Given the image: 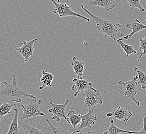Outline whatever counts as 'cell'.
Here are the masks:
<instances>
[{
    "label": "cell",
    "mask_w": 146,
    "mask_h": 134,
    "mask_svg": "<svg viewBox=\"0 0 146 134\" xmlns=\"http://www.w3.org/2000/svg\"><path fill=\"white\" fill-rule=\"evenodd\" d=\"M80 6L95 22L96 28L104 35V38L110 37L113 40L117 41L118 39L123 37V34L121 32L120 24L112 20L96 16L88 11L84 5L81 4Z\"/></svg>",
    "instance_id": "obj_1"
},
{
    "label": "cell",
    "mask_w": 146,
    "mask_h": 134,
    "mask_svg": "<svg viewBox=\"0 0 146 134\" xmlns=\"http://www.w3.org/2000/svg\"><path fill=\"white\" fill-rule=\"evenodd\" d=\"M13 81L11 84L6 81L4 82L5 87L0 90V96L9 100V103L16 102L20 103L24 98H35L33 95L29 94L23 91L20 87L18 85L16 81V76L12 74Z\"/></svg>",
    "instance_id": "obj_2"
},
{
    "label": "cell",
    "mask_w": 146,
    "mask_h": 134,
    "mask_svg": "<svg viewBox=\"0 0 146 134\" xmlns=\"http://www.w3.org/2000/svg\"><path fill=\"white\" fill-rule=\"evenodd\" d=\"M51 1L55 6V9H54L53 12L55 14H58L61 18L73 16L80 18L84 21H87L88 22H90V18L79 14L70 9L69 6V0H58L57 2L54 0H51Z\"/></svg>",
    "instance_id": "obj_3"
},
{
    "label": "cell",
    "mask_w": 146,
    "mask_h": 134,
    "mask_svg": "<svg viewBox=\"0 0 146 134\" xmlns=\"http://www.w3.org/2000/svg\"><path fill=\"white\" fill-rule=\"evenodd\" d=\"M18 124L23 129V134H52L50 127L42 125L39 122L35 123L31 119H24Z\"/></svg>",
    "instance_id": "obj_4"
},
{
    "label": "cell",
    "mask_w": 146,
    "mask_h": 134,
    "mask_svg": "<svg viewBox=\"0 0 146 134\" xmlns=\"http://www.w3.org/2000/svg\"><path fill=\"white\" fill-rule=\"evenodd\" d=\"M42 103V101L37 100L36 98H32L28 103L21 105L23 109V114L21 120L28 119L31 118L36 117L37 116H45L44 113L39 109V106Z\"/></svg>",
    "instance_id": "obj_5"
},
{
    "label": "cell",
    "mask_w": 146,
    "mask_h": 134,
    "mask_svg": "<svg viewBox=\"0 0 146 134\" xmlns=\"http://www.w3.org/2000/svg\"><path fill=\"white\" fill-rule=\"evenodd\" d=\"M138 76H135L131 79L126 81H119L118 84L123 87V95L125 97L129 98L136 104L137 106H138L140 105V102L136 100L135 98V96L138 91Z\"/></svg>",
    "instance_id": "obj_6"
},
{
    "label": "cell",
    "mask_w": 146,
    "mask_h": 134,
    "mask_svg": "<svg viewBox=\"0 0 146 134\" xmlns=\"http://www.w3.org/2000/svg\"><path fill=\"white\" fill-rule=\"evenodd\" d=\"M84 93V107L90 108L96 105H101L103 103V97L98 90L91 87Z\"/></svg>",
    "instance_id": "obj_7"
},
{
    "label": "cell",
    "mask_w": 146,
    "mask_h": 134,
    "mask_svg": "<svg viewBox=\"0 0 146 134\" xmlns=\"http://www.w3.org/2000/svg\"><path fill=\"white\" fill-rule=\"evenodd\" d=\"M98 110V108L96 106H93L89 108V111L86 115H82L81 121V124L79 126L78 128L76 129L75 131L73 132L74 134L79 133L82 129L86 127H88L92 129L91 125H94L96 123V121L98 120V118L96 115H94V113Z\"/></svg>",
    "instance_id": "obj_8"
},
{
    "label": "cell",
    "mask_w": 146,
    "mask_h": 134,
    "mask_svg": "<svg viewBox=\"0 0 146 134\" xmlns=\"http://www.w3.org/2000/svg\"><path fill=\"white\" fill-rule=\"evenodd\" d=\"M37 40L38 38L32 39L29 41H23L19 44V48H16V50L24 57L26 63L30 57L34 56V45Z\"/></svg>",
    "instance_id": "obj_9"
},
{
    "label": "cell",
    "mask_w": 146,
    "mask_h": 134,
    "mask_svg": "<svg viewBox=\"0 0 146 134\" xmlns=\"http://www.w3.org/2000/svg\"><path fill=\"white\" fill-rule=\"evenodd\" d=\"M69 102L70 99L66 100L63 104H58L54 103L52 100L50 101L51 108L48 110V112L54 115L52 117V120H56V122H59L61 118L66 120L67 117L65 114V110L66 106Z\"/></svg>",
    "instance_id": "obj_10"
},
{
    "label": "cell",
    "mask_w": 146,
    "mask_h": 134,
    "mask_svg": "<svg viewBox=\"0 0 146 134\" xmlns=\"http://www.w3.org/2000/svg\"><path fill=\"white\" fill-rule=\"evenodd\" d=\"M106 116L107 117L114 118L117 120L127 122L133 116V114L129 109L120 106L115 108L112 112L107 113Z\"/></svg>",
    "instance_id": "obj_11"
},
{
    "label": "cell",
    "mask_w": 146,
    "mask_h": 134,
    "mask_svg": "<svg viewBox=\"0 0 146 134\" xmlns=\"http://www.w3.org/2000/svg\"><path fill=\"white\" fill-rule=\"evenodd\" d=\"M73 81L74 84L72 86V89L75 92L74 93L75 97L77 96L79 93L85 92L89 88L93 87L92 83L88 81L87 79L75 78L73 79Z\"/></svg>",
    "instance_id": "obj_12"
},
{
    "label": "cell",
    "mask_w": 146,
    "mask_h": 134,
    "mask_svg": "<svg viewBox=\"0 0 146 134\" xmlns=\"http://www.w3.org/2000/svg\"><path fill=\"white\" fill-rule=\"evenodd\" d=\"M125 27L127 28L132 30L131 33L129 35H127L126 36L124 37V40H128L130 39L135 33H138V32L141 31L143 30L146 29V25H144L138 19H134L132 22L126 24Z\"/></svg>",
    "instance_id": "obj_13"
},
{
    "label": "cell",
    "mask_w": 146,
    "mask_h": 134,
    "mask_svg": "<svg viewBox=\"0 0 146 134\" xmlns=\"http://www.w3.org/2000/svg\"><path fill=\"white\" fill-rule=\"evenodd\" d=\"M72 66L73 67L74 72L77 76V78L82 79V76L84 73V62L78 60L76 57H73Z\"/></svg>",
    "instance_id": "obj_14"
},
{
    "label": "cell",
    "mask_w": 146,
    "mask_h": 134,
    "mask_svg": "<svg viewBox=\"0 0 146 134\" xmlns=\"http://www.w3.org/2000/svg\"><path fill=\"white\" fill-rule=\"evenodd\" d=\"M89 4L91 6H97L105 9L106 11H110L115 7V5L113 3L112 0H94L89 1Z\"/></svg>",
    "instance_id": "obj_15"
},
{
    "label": "cell",
    "mask_w": 146,
    "mask_h": 134,
    "mask_svg": "<svg viewBox=\"0 0 146 134\" xmlns=\"http://www.w3.org/2000/svg\"><path fill=\"white\" fill-rule=\"evenodd\" d=\"M42 77L40 81L42 86L39 87V89L42 90L46 87H52V81L54 79V76L50 73L48 72L47 70H44L42 72Z\"/></svg>",
    "instance_id": "obj_16"
},
{
    "label": "cell",
    "mask_w": 146,
    "mask_h": 134,
    "mask_svg": "<svg viewBox=\"0 0 146 134\" xmlns=\"http://www.w3.org/2000/svg\"><path fill=\"white\" fill-rule=\"evenodd\" d=\"M13 111H14V117L11 122L9 131L7 134H21L19 129L18 126V117H19V110L17 108H14L13 109Z\"/></svg>",
    "instance_id": "obj_17"
},
{
    "label": "cell",
    "mask_w": 146,
    "mask_h": 134,
    "mask_svg": "<svg viewBox=\"0 0 146 134\" xmlns=\"http://www.w3.org/2000/svg\"><path fill=\"white\" fill-rule=\"evenodd\" d=\"M82 116V114H77L73 110H70L68 112L66 120L68 123L71 124L74 128H75L77 125L81 122Z\"/></svg>",
    "instance_id": "obj_18"
},
{
    "label": "cell",
    "mask_w": 146,
    "mask_h": 134,
    "mask_svg": "<svg viewBox=\"0 0 146 134\" xmlns=\"http://www.w3.org/2000/svg\"><path fill=\"white\" fill-rule=\"evenodd\" d=\"M136 131H132L130 130L126 131L118 128L114 124V121L111 120L110 121V125L107 129L106 131H104V134H119L121 133H124L128 134H134Z\"/></svg>",
    "instance_id": "obj_19"
},
{
    "label": "cell",
    "mask_w": 146,
    "mask_h": 134,
    "mask_svg": "<svg viewBox=\"0 0 146 134\" xmlns=\"http://www.w3.org/2000/svg\"><path fill=\"white\" fill-rule=\"evenodd\" d=\"M16 104H11V103H7L5 101H3V103L0 106V121L1 120V118L3 116L11 114V111L13 110L16 107Z\"/></svg>",
    "instance_id": "obj_20"
},
{
    "label": "cell",
    "mask_w": 146,
    "mask_h": 134,
    "mask_svg": "<svg viewBox=\"0 0 146 134\" xmlns=\"http://www.w3.org/2000/svg\"><path fill=\"white\" fill-rule=\"evenodd\" d=\"M117 42L118 45H119L121 48L123 49V50L126 53V55L125 56V58H127L129 55L131 54H136L137 53L136 51L133 48V45H127L123 41V39L120 38L117 40Z\"/></svg>",
    "instance_id": "obj_21"
},
{
    "label": "cell",
    "mask_w": 146,
    "mask_h": 134,
    "mask_svg": "<svg viewBox=\"0 0 146 134\" xmlns=\"http://www.w3.org/2000/svg\"><path fill=\"white\" fill-rule=\"evenodd\" d=\"M134 71L137 73L138 77V84L141 85L143 89H146V74L141 70L138 69L137 67H134Z\"/></svg>",
    "instance_id": "obj_22"
},
{
    "label": "cell",
    "mask_w": 146,
    "mask_h": 134,
    "mask_svg": "<svg viewBox=\"0 0 146 134\" xmlns=\"http://www.w3.org/2000/svg\"><path fill=\"white\" fill-rule=\"evenodd\" d=\"M46 121L48 123L49 126L50 127L52 131V134H74L70 131H66L62 128L55 127L52 124L50 120H49L48 119H46Z\"/></svg>",
    "instance_id": "obj_23"
},
{
    "label": "cell",
    "mask_w": 146,
    "mask_h": 134,
    "mask_svg": "<svg viewBox=\"0 0 146 134\" xmlns=\"http://www.w3.org/2000/svg\"><path fill=\"white\" fill-rule=\"evenodd\" d=\"M128 5L132 11L135 9H139V11H143L146 12V11L143 7L141 6V0H127Z\"/></svg>",
    "instance_id": "obj_24"
},
{
    "label": "cell",
    "mask_w": 146,
    "mask_h": 134,
    "mask_svg": "<svg viewBox=\"0 0 146 134\" xmlns=\"http://www.w3.org/2000/svg\"><path fill=\"white\" fill-rule=\"evenodd\" d=\"M139 42H140V45H139V48L138 50L139 51H143V52L141 53L140 55L139 56L137 59L138 62L140 61L142 56L146 54V37H145V38H140Z\"/></svg>",
    "instance_id": "obj_25"
},
{
    "label": "cell",
    "mask_w": 146,
    "mask_h": 134,
    "mask_svg": "<svg viewBox=\"0 0 146 134\" xmlns=\"http://www.w3.org/2000/svg\"><path fill=\"white\" fill-rule=\"evenodd\" d=\"M143 129L140 131H136L134 134H146V116L143 118Z\"/></svg>",
    "instance_id": "obj_26"
},
{
    "label": "cell",
    "mask_w": 146,
    "mask_h": 134,
    "mask_svg": "<svg viewBox=\"0 0 146 134\" xmlns=\"http://www.w3.org/2000/svg\"><path fill=\"white\" fill-rule=\"evenodd\" d=\"M78 134H84V133H81V132H80V133H79ZM93 134L92 132V131H88L87 133V134Z\"/></svg>",
    "instance_id": "obj_27"
},
{
    "label": "cell",
    "mask_w": 146,
    "mask_h": 134,
    "mask_svg": "<svg viewBox=\"0 0 146 134\" xmlns=\"http://www.w3.org/2000/svg\"><path fill=\"white\" fill-rule=\"evenodd\" d=\"M1 81H0V87H1Z\"/></svg>",
    "instance_id": "obj_28"
},
{
    "label": "cell",
    "mask_w": 146,
    "mask_h": 134,
    "mask_svg": "<svg viewBox=\"0 0 146 134\" xmlns=\"http://www.w3.org/2000/svg\"><path fill=\"white\" fill-rule=\"evenodd\" d=\"M145 21H146V19H145Z\"/></svg>",
    "instance_id": "obj_29"
}]
</instances>
